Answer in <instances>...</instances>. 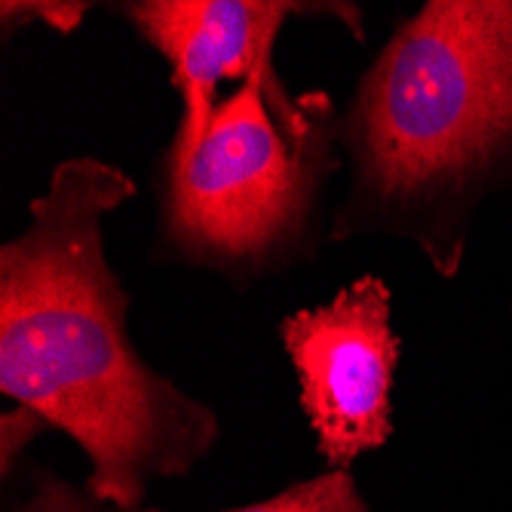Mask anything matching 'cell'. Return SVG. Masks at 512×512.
Returning <instances> with one entry per match:
<instances>
[{
    "label": "cell",
    "mask_w": 512,
    "mask_h": 512,
    "mask_svg": "<svg viewBox=\"0 0 512 512\" xmlns=\"http://www.w3.org/2000/svg\"><path fill=\"white\" fill-rule=\"evenodd\" d=\"M335 13L338 4H289V0H142L123 13L169 62L172 86L181 96V123L172 151L194 148L209 129L218 89L246 83L273 68V43L292 16Z\"/></svg>",
    "instance_id": "obj_5"
},
{
    "label": "cell",
    "mask_w": 512,
    "mask_h": 512,
    "mask_svg": "<svg viewBox=\"0 0 512 512\" xmlns=\"http://www.w3.org/2000/svg\"><path fill=\"white\" fill-rule=\"evenodd\" d=\"M335 237L411 240L451 279L479 206L512 184V0H430L362 74Z\"/></svg>",
    "instance_id": "obj_2"
},
{
    "label": "cell",
    "mask_w": 512,
    "mask_h": 512,
    "mask_svg": "<svg viewBox=\"0 0 512 512\" xmlns=\"http://www.w3.org/2000/svg\"><path fill=\"white\" fill-rule=\"evenodd\" d=\"M329 132L332 102L322 92L292 99L273 68L249 77L221 99L194 148L163 157L166 252L224 276L292 261L335 166Z\"/></svg>",
    "instance_id": "obj_3"
},
{
    "label": "cell",
    "mask_w": 512,
    "mask_h": 512,
    "mask_svg": "<svg viewBox=\"0 0 512 512\" xmlns=\"http://www.w3.org/2000/svg\"><path fill=\"white\" fill-rule=\"evenodd\" d=\"M86 10V4H68V0H22V4L4 0L0 4V19H4V34H13L16 25L28 22H43L59 34H71L83 22Z\"/></svg>",
    "instance_id": "obj_8"
},
{
    "label": "cell",
    "mask_w": 512,
    "mask_h": 512,
    "mask_svg": "<svg viewBox=\"0 0 512 512\" xmlns=\"http://www.w3.org/2000/svg\"><path fill=\"white\" fill-rule=\"evenodd\" d=\"M390 313L384 279L359 276L329 304L298 310L279 325L316 451L332 470H347L393 436L399 338Z\"/></svg>",
    "instance_id": "obj_4"
},
{
    "label": "cell",
    "mask_w": 512,
    "mask_h": 512,
    "mask_svg": "<svg viewBox=\"0 0 512 512\" xmlns=\"http://www.w3.org/2000/svg\"><path fill=\"white\" fill-rule=\"evenodd\" d=\"M43 430H50V427H46L43 417H37L31 408L16 405L13 411L4 414V421H0V473H4V479L13 473V460L22 457V451Z\"/></svg>",
    "instance_id": "obj_9"
},
{
    "label": "cell",
    "mask_w": 512,
    "mask_h": 512,
    "mask_svg": "<svg viewBox=\"0 0 512 512\" xmlns=\"http://www.w3.org/2000/svg\"><path fill=\"white\" fill-rule=\"evenodd\" d=\"M132 194L123 169L65 160L0 249V393L77 442L89 463L83 488L117 512L197 470L221 436L215 411L129 344V295L102 224Z\"/></svg>",
    "instance_id": "obj_1"
},
{
    "label": "cell",
    "mask_w": 512,
    "mask_h": 512,
    "mask_svg": "<svg viewBox=\"0 0 512 512\" xmlns=\"http://www.w3.org/2000/svg\"><path fill=\"white\" fill-rule=\"evenodd\" d=\"M135 512H160V509H135ZM224 512H368L353 476L347 470H332L316 479H304L267 500L224 509Z\"/></svg>",
    "instance_id": "obj_6"
},
{
    "label": "cell",
    "mask_w": 512,
    "mask_h": 512,
    "mask_svg": "<svg viewBox=\"0 0 512 512\" xmlns=\"http://www.w3.org/2000/svg\"><path fill=\"white\" fill-rule=\"evenodd\" d=\"M7 512H117V509L96 500L86 488L59 479L53 470L34 467L25 494L7 503Z\"/></svg>",
    "instance_id": "obj_7"
}]
</instances>
